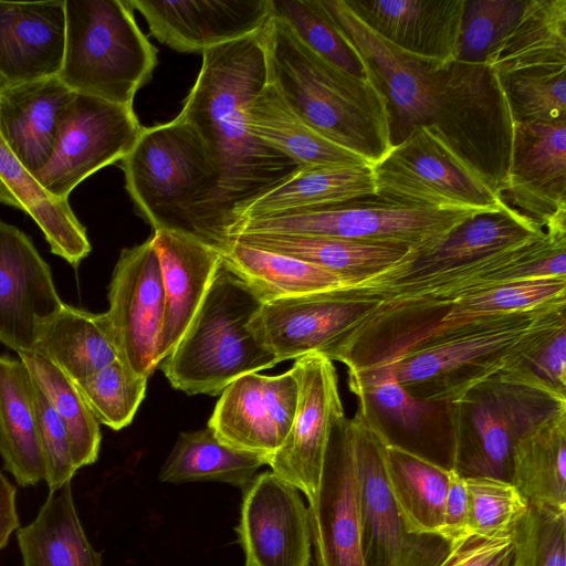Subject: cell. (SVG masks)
<instances>
[{
  "instance_id": "16",
  "label": "cell",
  "mask_w": 566,
  "mask_h": 566,
  "mask_svg": "<svg viewBox=\"0 0 566 566\" xmlns=\"http://www.w3.org/2000/svg\"><path fill=\"white\" fill-rule=\"evenodd\" d=\"M105 312L120 359L149 378L159 366L158 340L164 317V287L150 237L120 251L108 285Z\"/></svg>"
},
{
  "instance_id": "28",
  "label": "cell",
  "mask_w": 566,
  "mask_h": 566,
  "mask_svg": "<svg viewBox=\"0 0 566 566\" xmlns=\"http://www.w3.org/2000/svg\"><path fill=\"white\" fill-rule=\"evenodd\" d=\"M0 203L29 214L53 254L76 269L92 247L69 200L49 195L12 153L0 134Z\"/></svg>"
},
{
  "instance_id": "13",
  "label": "cell",
  "mask_w": 566,
  "mask_h": 566,
  "mask_svg": "<svg viewBox=\"0 0 566 566\" xmlns=\"http://www.w3.org/2000/svg\"><path fill=\"white\" fill-rule=\"evenodd\" d=\"M142 129L133 106L74 92L62 114L53 154L34 178L53 198L69 200L84 179L120 161Z\"/></svg>"
},
{
  "instance_id": "23",
  "label": "cell",
  "mask_w": 566,
  "mask_h": 566,
  "mask_svg": "<svg viewBox=\"0 0 566 566\" xmlns=\"http://www.w3.org/2000/svg\"><path fill=\"white\" fill-rule=\"evenodd\" d=\"M150 33L179 52H200L264 29L271 0H129Z\"/></svg>"
},
{
  "instance_id": "14",
  "label": "cell",
  "mask_w": 566,
  "mask_h": 566,
  "mask_svg": "<svg viewBox=\"0 0 566 566\" xmlns=\"http://www.w3.org/2000/svg\"><path fill=\"white\" fill-rule=\"evenodd\" d=\"M291 370L298 386L295 416L282 446L266 465L311 502L318 490L333 428L345 413L331 359L311 353L294 360Z\"/></svg>"
},
{
  "instance_id": "2",
  "label": "cell",
  "mask_w": 566,
  "mask_h": 566,
  "mask_svg": "<svg viewBox=\"0 0 566 566\" xmlns=\"http://www.w3.org/2000/svg\"><path fill=\"white\" fill-rule=\"evenodd\" d=\"M269 82L262 30L203 51L178 114L198 129L218 164L220 181L209 216L217 251L242 209L301 169L249 127L248 106Z\"/></svg>"
},
{
  "instance_id": "35",
  "label": "cell",
  "mask_w": 566,
  "mask_h": 566,
  "mask_svg": "<svg viewBox=\"0 0 566 566\" xmlns=\"http://www.w3.org/2000/svg\"><path fill=\"white\" fill-rule=\"evenodd\" d=\"M23 566H102L78 518L71 483L49 491L36 517L17 530Z\"/></svg>"
},
{
  "instance_id": "9",
  "label": "cell",
  "mask_w": 566,
  "mask_h": 566,
  "mask_svg": "<svg viewBox=\"0 0 566 566\" xmlns=\"http://www.w3.org/2000/svg\"><path fill=\"white\" fill-rule=\"evenodd\" d=\"M479 213L485 212L415 207L373 196L237 221L228 228L227 238L247 233L331 237L403 245L418 254L436 247Z\"/></svg>"
},
{
  "instance_id": "29",
  "label": "cell",
  "mask_w": 566,
  "mask_h": 566,
  "mask_svg": "<svg viewBox=\"0 0 566 566\" xmlns=\"http://www.w3.org/2000/svg\"><path fill=\"white\" fill-rule=\"evenodd\" d=\"M0 455L20 486L44 480L34 382L23 361L7 355H0Z\"/></svg>"
},
{
  "instance_id": "50",
  "label": "cell",
  "mask_w": 566,
  "mask_h": 566,
  "mask_svg": "<svg viewBox=\"0 0 566 566\" xmlns=\"http://www.w3.org/2000/svg\"><path fill=\"white\" fill-rule=\"evenodd\" d=\"M469 533V500L463 476L449 471L440 537L449 544Z\"/></svg>"
},
{
  "instance_id": "31",
  "label": "cell",
  "mask_w": 566,
  "mask_h": 566,
  "mask_svg": "<svg viewBox=\"0 0 566 566\" xmlns=\"http://www.w3.org/2000/svg\"><path fill=\"white\" fill-rule=\"evenodd\" d=\"M228 240L308 262L338 274L349 285L380 273L411 251L403 245L314 235L247 233Z\"/></svg>"
},
{
  "instance_id": "8",
  "label": "cell",
  "mask_w": 566,
  "mask_h": 566,
  "mask_svg": "<svg viewBox=\"0 0 566 566\" xmlns=\"http://www.w3.org/2000/svg\"><path fill=\"white\" fill-rule=\"evenodd\" d=\"M157 49L138 28L129 0H65L59 78L72 91L133 106L153 76Z\"/></svg>"
},
{
  "instance_id": "18",
  "label": "cell",
  "mask_w": 566,
  "mask_h": 566,
  "mask_svg": "<svg viewBox=\"0 0 566 566\" xmlns=\"http://www.w3.org/2000/svg\"><path fill=\"white\" fill-rule=\"evenodd\" d=\"M237 532L245 566H310L307 506L301 492L272 471L243 489Z\"/></svg>"
},
{
  "instance_id": "45",
  "label": "cell",
  "mask_w": 566,
  "mask_h": 566,
  "mask_svg": "<svg viewBox=\"0 0 566 566\" xmlns=\"http://www.w3.org/2000/svg\"><path fill=\"white\" fill-rule=\"evenodd\" d=\"M469 500V533H509L528 506L526 499L506 480L492 476L463 478Z\"/></svg>"
},
{
  "instance_id": "21",
  "label": "cell",
  "mask_w": 566,
  "mask_h": 566,
  "mask_svg": "<svg viewBox=\"0 0 566 566\" xmlns=\"http://www.w3.org/2000/svg\"><path fill=\"white\" fill-rule=\"evenodd\" d=\"M502 197L545 230L566 231V122L514 123Z\"/></svg>"
},
{
  "instance_id": "47",
  "label": "cell",
  "mask_w": 566,
  "mask_h": 566,
  "mask_svg": "<svg viewBox=\"0 0 566 566\" xmlns=\"http://www.w3.org/2000/svg\"><path fill=\"white\" fill-rule=\"evenodd\" d=\"M34 382V381H33ZM38 434L49 491L71 483L77 468L74 464L66 428L46 397L34 382Z\"/></svg>"
},
{
  "instance_id": "27",
  "label": "cell",
  "mask_w": 566,
  "mask_h": 566,
  "mask_svg": "<svg viewBox=\"0 0 566 566\" xmlns=\"http://www.w3.org/2000/svg\"><path fill=\"white\" fill-rule=\"evenodd\" d=\"M73 95L59 76L0 91V134L33 177L53 154L62 114Z\"/></svg>"
},
{
  "instance_id": "4",
  "label": "cell",
  "mask_w": 566,
  "mask_h": 566,
  "mask_svg": "<svg viewBox=\"0 0 566 566\" xmlns=\"http://www.w3.org/2000/svg\"><path fill=\"white\" fill-rule=\"evenodd\" d=\"M119 163L135 209L153 231L179 232L216 249L209 216L219 187V168L191 123L177 116L143 127Z\"/></svg>"
},
{
  "instance_id": "43",
  "label": "cell",
  "mask_w": 566,
  "mask_h": 566,
  "mask_svg": "<svg viewBox=\"0 0 566 566\" xmlns=\"http://www.w3.org/2000/svg\"><path fill=\"white\" fill-rule=\"evenodd\" d=\"M500 77L514 123L566 122V66Z\"/></svg>"
},
{
  "instance_id": "6",
  "label": "cell",
  "mask_w": 566,
  "mask_h": 566,
  "mask_svg": "<svg viewBox=\"0 0 566 566\" xmlns=\"http://www.w3.org/2000/svg\"><path fill=\"white\" fill-rule=\"evenodd\" d=\"M566 409V394L536 377L526 364L503 370L451 403L453 468L461 476L511 480L515 442Z\"/></svg>"
},
{
  "instance_id": "5",
  "label": "cell",
  "mask_w": 566,
  "mask_h": 566,
  "mask_svg": "<svg viewBox=\"0 0 566 566\" xmlns=\"http://www.w3.org/2000/svg\"><path fill=\"white\" fill-rule=\"evenodd\" d=\"M261 305L221 262L187 332L159 364L170 385L187 395L217 396L237 378L276 365L249 328Z\"/></svg>"
},
{
  "instance_id": "38",
  "label": "cell",
  "mask_w": 566,
  "mask_h": 566,
  "mask_svg": "<svg viewBox=\"0 0 566 566\" xmlns=\"http://www.w3.org/2000/svg\"><path fill=\"white\" fill-rule=\"evenodd\" d=\"M385 461L389 488L408 532L440 537L450 469L387 443Z\"/></svg>"
},
{
  "instance_id": "39",
  "label": "cell",
  "mask_w": 566,
  "mask_h": 566,
  "mask_svg": "<svg viewBox=\"0 0 566 566\" xmlns=\"http://www.w3.org/2000/svg\"><path fill=\"white\" fill-rule=\"evenodd\" d=\"M266 464L260 455L222 443L210 428L180 432L164 462L159 480L167 483L217 481L241 488Z\"/></svg>"
},
{
  "instance_id": "25",
  "label": "cell",
  "mask_w": 566,
  "mask_h": 566,
  "mask_svg": "<svg viewBox=\"0 0 566 566\" xmlns=\"http://www.w3.org/2000/svg\"><path fill=\"white\" fill-rule=\"evenodd\" d=\"M375 33L416 56L457 60L465 0H345Z\"/></svg>"
},
{
  "instance_id": "26",
  "label": "cell",
  "mask_w": 566,
  "mask_h": 566,
  "mask_svg": "<svg viewBox=\"0 0 566 566\" xmlns=\"http://www.w3.org/2000/svg\"><path fill=\"white\" fill-rule=\"evenodd\" d=\"M150 239L164 287V317L157 348L160 363L195 318L221 265V258L216 249L179 232L155 230Z\"/></svg>"
},
{
  "instance_id": "46",
  "label": "cell",
  "mask_w": 566,
  "mask_h": 566,
  "mask_svg": "<svg viewBox=\"0 0 566 566\" xmlns=\"http://www.w3.org/2000/svg\"><path fill=\"white\" fill-rule=\"evenodd\" d=\"M524 0H465L457 60L485 64Z\"/></svg>"
},
{
  "instance_id": "30",
  "label": "cell",
  "mask_w": 566,
  "mask_h": 566,
  "mask_svg": "<svg viewBox=\"0 0 566 566\" xmlns=\"http://www.w3.org/2000/svg\"><path fill=\"white\" fill-rule=\"evenodd\" d=\"M247 117L254 136L301 168L371 165L310 126L287 105L271 82L250 102Z\"/></svg>"
},
{
  "instance_id": "3",
  "label": "cell",
  "mask_w": 566,
  "mask_h": 566,
  "mask_svg": "<svg viewBox=\"0 0 566 566\" xmlns=\"http://www.w3.org/2000/svg\"><path fill=\"white\" fill-rule=\"evenodd\" d=\"M263 36L270 82L303 120L371 165L392 147L387 101L374 78L332 65L273 15Z\"/></svg>"
},
{
  "instance_id": "34",
  "label": "cell",
  "mask_w": 566,
  "mask_h": 566,
  "mask_svg": "<svg viewBox=\"0 0 566 566\" xmlns=\"http://www.w3.org/2000/svg\"><path fill=\"white\" fill-rule=\"evenodd\" d=\"M375 195L371 165L304 167L250 202L239 212L233 223L343 203Z\"/></svg>"
},
{
  "instance_id": "32",
  "label": "cell",
  "mask_w": 566,
  "mask_h": 566,
  "mask_svg": "<svg viewBox=\"0 0 566 566\" xmlns=\"http://www.w3.org/2000/svg\"><path fill=\"white\" fill-rule=\"evenodd\" d=\"M485 65L500 76L566 66V0H524Z\"/></svg>"
},
{
  "instance_id": "24",
  "label": "cell",
  "mask_w": 566,
  "mask_h": 566,
  "mask_svg": "<svg viewBox=\"0 0 566 566\" xmlns=\"http://www.w3.org/2000/svg\"><path fill=\"white\" fill-rule=\"evenodd\" d=\"M65 48V0L0 1V91L57 76Z\"/></svg>"
},
{
  "instance_id": "36",
  "label": "cell",
  "mask_w": 566,
  "mask_h": 566,
  "mask_svg": "<svg viewBox=\"0 0 566 566\" xmlns=\"http://www.w3.org/2000/svg\"><path fill=\"white\" fill-rule=\"evenodd\" d=\"M218 252L222 264L262 303L349 286L338 274L308 262L232 240Z\"/></svg>"
},
{
  "instance_id": "48",
  "label": "cell",
  "mask_w": 566,
  "mask_h": 566,
  "mask_svg": "<svg viewBox=\"0 0 566 566\" xmlns=\"http://www.w3.org/2000/svg\"><path fill=\"white\" fill-rule=\"evenodd\" d=\"M513 559L512 531L493 535L468 533L450 544L438 566H513Z\"/></svg>"
},
{
  "instance_id": "22",
  "label": "cell",
  "mask_w": 566,
  "mask_h": 566,
  "mask_svg": "<svg viewBox=\"0 0 566 566\" xmlns=\"http://www.w3.org/2000/svg\"><path fill=\"white\" fill-rule=\"evenodd\" d=\"M63 304L31 239L0 220V343L18 354L33 352L40 326Z\"/></svg>"
},
{
  "instance_id": "19",
  "label": "cell",
  "mask_w": 566,
  "mask_h": 566,
  "mask_svg": "<svg viewBox=\"0 0 566 566\" xmlns=\"http://www.w3.org/2000/svg\"><path fill=\"white\" fill-rule=\"evenodd\" d=\"M297 398L291 369L275 376L247 374L222 390L208 428L222 443L260 455L268 464L290 431Z\"/></svg>"
},
{
  "instance_id": "49",
  "label": "cell",
  "mask_w": 566,
  "mask_h": 566,
  "mask_svg": "<svg viewBox=\"0 0 566 566\" xmlns=\"http://www.w3.org/2000/svg\"><path fill=\"white\" fill-rule=\"evenodd\" d=\"M527 367L547 385L566 394V326L537 349L528 359Z\"/></svg>"
},
{
  "instance_id": "42",
  "label": "cell",
  "mask_w": 566,
  "mask_h": 566,
  "mask_svg": "<svg viewBox=\"0 0 566 566\" xmlns=\"http://www.w3.org/2000/svg\"><path fill=\"white\" fill-rule=\"evenodd\" d=\"M147 380L117 358L76 385L96 420L117 431L134 419L145 398Z\"/></svg>"
},
{
  "instance_id": "17",
  "label": "cell",
  "mask_w": 566,
  "mask_h": 566,
  "mask_svg": "<svg viewBox=\"0 0 566 566\" xmlns=\"http://www.w3.org/2000/svg\"><path fill=\"white\" fill-rule=\"evenodd\" d=\"M310 566H366L350 420L334 428L315 497L308 502Z\"/></svg>"
},
{
  "instance_id": "20",
  "label": "cell",
  "mask_w": 566,
  "mask_h": 566,
  "mask_svg": "<svg viewBox=\"0 0 566 566\" xmlns=\"http://www.w3.org/2000/svg\"><path fill=\"white\" fill-rule=\"evenodd\" d=\"M379 302L343 289L262 303L249 328L277 363L319 353Z\"/></svg>"
},
{
  "instance_id": "40",
  "label": "cell",
  "mask_w": 566,
  "mask_h": 566,
  "mask_svg": "<svg viewBox=\"0 0 566 566\" xmlns=\"http://www.w3.org/2000/svg\"><path fill=\"white\" fill-rule=\"evenodd\" d=\"M33 381L63 421L75 467L93 464L99 453V422L91 411L75 381L36 352L18 354Z\"/></svg>"
},
{
  "instance_id": "37",
  "label": "cell",
  "mask_w": 566,
  "mask_h": 566,
  "mask_svg": "<svg viewBox=\"0 0 566 566\" xmlns=\"http://www.w3.org/2000/svg\"><path fill=\"white\" fill-rule=\"evenodd\" d=\"M510 482L528 504L566 510V409L515 442Z\"/></svg>"
},
{
  "instance_id": "1",
  "label": "cell",
  "mask_w": 566,
  "mask_h": 566,
  "mask_svg": "<svg viewBox=\"0 0 566 566\" xmlns=\"http://www.w3.org/2000/svg\"><path fill=\"white\" fill-rule=\"evenodd\" d=\"M318 3L366 60L385 95L392 145L426 128L502 196L514 120L500 75L485 64L416 56L375 33L345 0Z\"/></svg>"
},
{
  "instance_id": "7",
  "label": "cell",
  "mask_w": 566,
  "mask_h": 566,
  "mask_svg": "<svg viewBox=\"0 0 566 566\" xmlns=\"http://www.w3.org/2000/svg\"><path fill=\"white\" fill-rule=\"evenodd\" d=\"M565 326L566 300L555 301L527 318L432 345L379 367H387L416 398L453 403L491 376L526 363Z\"/></svg>"
},
{
  "instance_id": "12",
  "label": "cell",
  "mask_w": 566,
  "mask_h": 566,
  "mask_svg": "<svg viewBox=\"0 0 566 566\" xmlns=\"http://www.w3.org/2000/svg\"><path fill=\"white\" fill-rule=\"evenodd\" d=\"M353 431L366 566H438L450 544L436 535L408 532L386 472V441L357 409Z\"/></svg>"
},
{
  "instance_id": "44",
  "label": "cell",
  "mask_w": 566,
  "mask_h": 566,
  "mask_svg": "<svg viewBox=\"0 0 566 566\" xmlns=\"http://www.w3.org/2000/svg\"><path fill=\"white\" fill-rule=\"evenodd\" d=\"M512 534L513 566H566V510L528 504Z\"/></svg>"
},
{
  "instance_id": "33",
  "label": "cell",
  "mask_w": 566,
  "mask_h": 566,
  "mask_svg": "<svg viewBox=\"0 0 566 566\" xmlns=\"http://www.w3.org/2000/svg\"><path fill=\"white\" fill-rule=\"evenodd\" d=\"M80 381L118 358L106 313L63 304L39 328L34 350Z\"/></svg>"
},
{
  "instance_id": "15",
  "label": "cell",
  "mask_w": 566,
  "mask_h": 566,
  "mask_svg": "<svg viewBox=\"0 0 566 566\" xmlns=\"http://www.w3.org/2000/svg\"><path fill=\"white\" fill-rule=\"evenodd\" d=\"M348 387L387 444L453 468L451 403L413 397L387 367L348 373Z\"/></svg>"
},
{
  "instance_id": "41",
  "label": "cell",
  "mask_w": 566,
  "mask_h": 566,
  "mask_svg": "<svg viewBox=\"0 0 566 566\" xmlns=\"http://www.w3.org/2000/svg\"><path fill=\"white\" fill-rule=\"evenodd\" d=\"M271 7L272 15L318 56L354 77L373 78L366 60L327 18L318 0H271Z\"/></svg>"
},
{
  "instance_id": "10",
  "label": "cell",
  "mask_w": 566,
  "mask_h": 566,
  "mask_svg": "<svg viewBox=\"0 0 566 566\" xmlns=\"http://www.w3.org/2000/svg\"><path fill=\"white\" fill-rule=\"evenodd\" d=\"M544 233L542 226L505 203L500 211L465 220L432 249L410 251L380 273L342 289L379 301L417 295L484 258Z\"/></svg>"
},
{
  "instance_id": "51",
  "label": "cell",
  "mask_w": 566,
  "mask_h": 566,
  "mask_svg": "<svg viewBox=\"0 0 566 566\" xmlns=\"http://www.w3.org/2000/svg\"><path fill=\"white\" fill-rule=\"evenodd\" d=\"M15 494V488L0 471V551L7 545L12 532L19 528Z\"/></svg>"
},
{
  "instance_id": "11",
  "label": "cell",
  "mask_w": 566,
  "mask_h": 566,
  "mask_svg": "<svg viewBox=\"0 0 566 566\" xmlns=\"http://www.w3.org/2000/svg\"><path fill=\"white\" fill-rule=\"evenodd\" d=\"M378 198L402 205L496 212L505 205L428 129L419 127L371 165Z\"/></svg>"
}]
</instances>
